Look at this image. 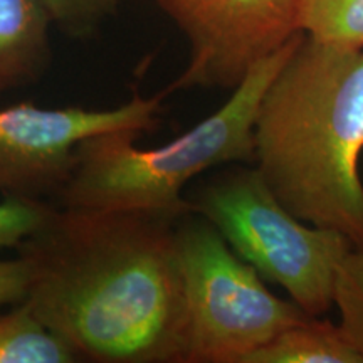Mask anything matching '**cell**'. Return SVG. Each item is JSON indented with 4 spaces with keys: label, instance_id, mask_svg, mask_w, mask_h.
<instances>
[{
    "label": "cell",
    "instance_id": "cell-1",
    "mask_svg": "<svg viewBox=\"0 0 363 363\" xmlns=\"http://www.w3.org/2000/svg\"><path fill=\"white\" fill-rule=\"evenodd\" d=\"M179 219L56 203L16 249L24 303L78 362L185 363Z\"/></svg>",
    "mask_w": 363,
    "mask_h": 363
},
{
    "label": "cell",
    "instance_id": "cell-2",
    "mask_svg": "<svg viewBox=\"0 0 363 363\" xmlns=\"http://www.w3.org/2000/svg\"><path fill=\"white\" fill-rule=\"evenodd\" d=\"M254 169L306 224L363 249V49L303 34L262 94Z\"/></svg>",
    "mask_w": 363,
    "mask_h": 363
},
{
    "label": "cell",
    "instance_id": "cell-3",
    "mask_svg": "<svg viewBox=\"0 0 363 363\" xmlns=\"http://www.w3.org/2000/svg\"><path fill=\"white\" fill-rule=\"evenodd\" d=\"M301 38L303 33L257 62L219 110L162 147H136L142 135L136 130H111L84 138L76 147L74 165L57 206L187 214L185 192L195 179L229 163H252L257 106Z\"/></svg>",
    "mask_w": 363,
    "mask_h": 363
},
{
    "label": "cell",
    "instance_id": "cell-4",
    "mask_svg": "<svg viewBox=\"0 0 363 363\" xmlns=\"http://www.w3.org/2000/svg\"><path fill=\"white\" fill-rule=\"evenodd\" d=\"M190 212L216 227L264 281L278 284L310 316L335 306L338 267L353 246L286 208L247 163H229L185 192Z\"/></svg>",
    "mask_w": 363,
    "mask_h": 363
},
{
    "label": "cell",
    "instance_id": "cell-5",
    "mask_svg": "<svg viewBox=\"0 0 363 363\" xmlns=\"http://www.w3.org/2000/svg\"><path fill=\"white\" fill-rule=\"evenodd\" d=\"M187 316L185 363H246L254 352L306 315L276 296L203 217L177 222Z\"/></svg>",
    "mask_w": 363,
    "mask_h": 363
},
{
    "label": "cell",
    "instance_id": "cell-6",
    "mask_svg": "<svg viewBox=\"0 0 363 363\" xmlns=\"http://www.w3.org/2000/svg\"><path fill=\"white\" fill-rule=\"evenodd\" d=\"M167 94L163 89L147 98L133 91L128 101L108 110L43 108L33 101L0 108V194L57 201L84 138L111 130L153 131Z\"/></svg>",
    "mask_w": 363,
    "mask_h": 363
},
{
    "label": "cell",
    "instance_id": "cell-7",
    "mask_svg": "<svg viewBox=\"0 0 363 363\" xmlns=\"http://www.w3.org/2000/svg\"><path fill=\"white\" fill-rule=\"evenodd\" d=\"M301 2L157 0L189 45L187 65L165 91H233L257 62L301 34Z\"/></svg>",
    "mask_w": 363,
    "mask_h": 363
},
{
    "label": "cell",
    "instance_id": "cell-8",
    "mask_svg": "<svg viewBox=\"0 0 363 363\" xmlns=\"http://www.w3.org/2000/svg\"><path fill=\"white\" fill-rule=\"evenodd\" d=\"M51 26L40 0H0V96L43 78L51 62Z\"/></svg>",
    "mask_w": 363,
    "mask_h": 363
},
{
    "label": "cell",
    "instance_id": "cell-9",
    "mask_svg": "<svg viewBox=\"0 0 363 363\" xmlns=\"http://www.w3.org/2000/svg\"><path fill=\"white\" fill-rule=\"evenodd\" d=\"M246 363H363L342 326L305 316L256 350Z\"/></svg>",
    "mask_w": 363,
    "mask_h": 363
},
{
    "label": "cell",
    "instance_id": "cell-10",
    "mask_svg": "<svg viewBox=\"0 0 363 363\" xmlns=\"http://www.w3.org/2000/svg\"><path fill=\"white\" fill-rule=\"evenodd\" d=\"M74 362V352L24 301L0 315V363Z\"/></svg>",
    "mask_w": 363,
    "mask_h": 363
},
{
    "label": "cell",
    "instance_id": "cell-11",
    "mask_svg": "<svg viewBox=\"0 0 363 363\" xmlns=\"http://www.w3.org/2000/svg\"><path fill=\"white\" fill-rule=\"evenodd\" d=\"M299 27L318 43L363 49V0H303Z\"/></svg>",
    "mask_w": 363,
    "mask_h": 363
},
{
    "label": "cell",
    "instance_id": "cell-12",
    "mask_svg": "<svg viewBox=\"0 0 363 363\" xmlns=\"http://www.w3.org/2000/svg\"><path fill=\"white\" fill-rule=\"evenodd\" d=\"M335 306L338 325L363 358V249H352L338 267Z\"/></svg>",
    "mask_w": 363,
    "mask_h": 363
},
{
    "label": "cell",
    "instance_id": "cell-13",
    "mask_svg": "<svg viewBox=\"0 0 363 363\" xmlns=\"http://www.w3.org/2000/svg\"><path fill=\"white\" fill-rule=\"evenodd\" d=\"M123 0H40L51 24L69 35H88L116 11Z\"/></svg>",
    "mask_w": 363,
    "mask_h": 363
},
{
    "label": "cell",
    "instance_id": "cell-14",
    "mask_svg": "<svg viewBox=\"0 0 363 363\" xmlns=\"http://www.w3.org/2000/svg\"><path fill=\"white\" fill-rule=\"evenodd\" d=\"M52 202L4 197L0 202V251L17 249L48 217Z\"/></svg>",
    "mask_w": 363,
    "mask_h": 363
},
{
    "label": "cell",
    "instance_id": "cell-15",
    "mask_svg": "<svg viewBox=\"0 0 363 363\" xmlns=\"http://www.w3.org/2000/svg\"><path fill=\"white\" fill-rule=\"evenodd\" d=\"M27 291V267L21 256L0 261V306L22 303Z\"/></svg>",
    "mask_w": 363,
    "mask_h": 363
}]
</instances>
